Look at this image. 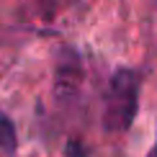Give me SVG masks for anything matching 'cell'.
Masks as SVG:
<instances>
[{"instance_id": "cell-3", "label": "cell", "mask_w": 157, "mask_h": 157, "mask_svg": "<svg viewBox=\"0 0 157 157\" xmlns=\"http://www.w3.org/2000/svg\"><path fill=\"white\" fill-rule=\"evenodd\" d=\"M149 157H157V147H152V152H149Z\"/></svg>"}, {"instance_id": "cell-1", "label": "cell", "mask_w": 157, "mask_h": 157, "mask_svg": "<svg viewBox=\"0 0 157 157\" xmlns=\"http://www.w3.org/2000/svg\"><path fill=\"white\" fill-rule=\"evenodd\" d=\"M139 72L134 70H119L111 77V88L106 98V129L108 132H126L132 126L136 106H139Z\"/></svg>"}, {"instance_id": "cell-2", "label": "cell", "mask_w": 157, "mask_h": 157, "mask_svg": "<svg viewBox=\"0 0 157 157\" xmlns=\"http://www.w3.org/2000/svg\"><path fill=\"white\" fill-rule=\"evenodd\" d=\"M0 147L8 155L16 149V132H13V124L8 119H0Z\"/></svg>"}]
</instances>
